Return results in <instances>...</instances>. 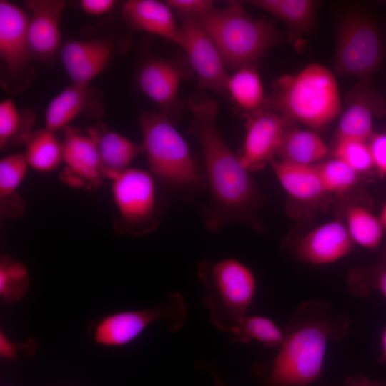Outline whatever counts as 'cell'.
Returning <instances> with one entry per match:
<instances>
[{
  "label": "cell",
  "instance_id": "cell-19",
  "mask_svg": "<svg viewBox=\"0 0 386 386\" xmlns=\"http://www.w3.org/2000/svg\"><path fill=\"white\" fill-rule=\"evenodd\" d=\"M122 16L133 29L157 35L181 47L184 45L182 27L165 1H127L122 6Z\"/></svg>",
  "mask_w": 386,
  "mask_h": 386
},
{
  "label": "cell",
  "instance_id": "cell-38",
  "mask_svg": "<svg viewBox=\"0 0 386 386\" xmlns=\"http://www.w3.org/2000/svg\"><path fill=\"white\" fill-rule=\"evenodd\" d=\"M19 345L11 342L4 333L0 335V355L9 360L15 359L18 355Z\"/></svg>",
  "mask_w": 386,
  "mask_h": 386
},
{
  "label": "cell",
  "instance_id": "cell-30",
  "mask_svg": "<svg viewBox=\"0 0 386 386\" xmlns=\"http://www.w3.org/2000/svg\"><path fill=\"white\" fill-rule=\"evenodd\" d=\"M32 119H26L19 112L15 102L6 99L0 103V148H6L24 142L32 131Z\"/></svg>",
  "mask_w": 386,
  "mask_h": 386
},
{
  "label": "cell",
  "instance_id": "cell-6",
  "mask_svg": "<svg viewBox=\"0 0 386 386\" xmlns=\"http://www.w3.org/2000/svg\"><path fill=\"white\" fill-rule=\"evenodd\" d=\"M385 61L386 14L349 9L337 24L335 73L371 80Z\"/></svg>",
  "mask_w": 386,
  "mask_h": 386
},
{
  "label": "cell",
  "instance_id": "cell-39",
  "mask_svg": "<svg viewBox=\"0 0 386 386\" xmlns=\"http://www.w3.org/2000/svg\"><path fill=\"white\" fill-rule=\"evenodd\" d=\"M197 367L199 370H205L209 372L212 378L214 386H227L214 363L197 362Z\"/></svg>",
  "mask_w": 386,
  "mask_h": 386
},
{
  "label": "cell",
  "instance_id": "cell-7",
  "mask_svg": "<svg viewBox=\"0 0 386 386\" xmlns=\"http://www.w3.org/2000/svg\"><path fill=\"white\" fill-rule=\"evenodd\" d=\"M197 274L204 287L203 302L210 322L229 333L252 305L257 289L253 272L239 260L226 258L202 260Z\"/></svg>",
  "mask_w": 386,
  "mask_h": 386
},
{
  "label": "cell",
  "instance_id": "cell-1",
  "mask_svg": "<svg viewBox=\"0 0 386 386\" xmlns=\"http://www.w3.org/2000/svg\"><path fill=\"white\" fill-rule=\"evenodd\" d=\"M187 107L192 118L189 131L202 149L209 202L202 209L205 227L217 232L234 222L260 228L255 211L263 198L238 155L218 129L217 101L199 91L192 94Z\"/></svg>",
  "mask_w": 386,
  "mask_h": 386
},
{
  "label": "cell",
  "instance_id": "cell-41",
  "mask_svg": "<svg viewBox=\"0 0 386 386\" xmlns=\"http://www.w3.org/2000/svg\"><path fill=\"white\" fill-rule=\"evenodd\" d=\"M381 360L383 362H386V327L383 330L381 337Z\"/></svg>",
  "mask_w": 386,
  "mask_h": 386
},
{
  "label": "cell",
  "instance_id": "cell-10",
  "mask_svg": "<svg viewBox=\"0 0 386 386\" xmlns=\"http://www.w3.org/2000/svg\"><path fill=\"white\" fill-rule=\"evenodd\" d=\"M179 16L184 34L182 48L198 77L199 88L227 95L229 76L217 46L194 16L182 14Z\"/></svg>",
  "mask_w": 386,
  "mask_h": 386
},
{
  "label": "cell",
  "instance_id": "cell-37",
  "mask_svg": "<svg viewBox=\"0 0 386 386\" xmlns=\"http://www.w3.org/2000/svg\"><path fill=\"white\" fill-rule=\"evenodd\" d=\"M116 3L114 0H81L80 5L85 13L92 16H102L111 11Z\"/></svg>",
  "mask_w": 386,
  "mask_h": 386
},
{
  "label": "cell",
  "instance_id": "cell-28",
  "mask_svg": "<svg viewBox=\"0 0 386 386\" xmlns=\"http://www.w3.org/2000/svg\"><path fill=\"white\" fill-rule=\"evenodd\" d=\"M227 89L234 102L247 112L256 111L264 104L262 82L254 66L234 71L229 77Z\"/></svg>",
  "mask_w": 386,
  "mask_h": 386
},
{
  "label": "cell",
  "instance_id": "cell-4",
  "mask_svg": "<svg viewBox=\"0 0 386 386\" xmlns=\"http://www.w3.org/2000/svg\"><path fill=\"white\" fill-rule=\"evenodd\" d=\"M194 17L217 46L227 68L234 71L254 66L283 39L272 23L254 19L235 1Z\"/></svg>",
  "mask_w": 386,
  "mask_h": 386
},
{
  "label": "cell",
  "instance_id": "cell-42",
  "mask_svg": "<svg viewBox=\"0 0 386 386\" xmlns=\"http://www.w3.org/2000/svg\"><path fill=\"white\" fill-rule=\"evenodd\" d=\"M380 219L381 221V223L384 227V229H386V203L383 205L381 213L380 216Z\"/></svg>",
  "mask_w": 386,
  "mask_h": 386
},
{
  "label": "cell",
  "instance_id": "cell-27",
  "mask_svg": "<svg viewBox=\"0 0 386 386\" xmlns=\"http://www.w3.org/2000/svg\"><path fill=\"white\" fill-rule=\"evenodd\" d=\"M229 334L232 344L256 340L267 347L277 349L284 338V332L274 321L261 315H246Z\"/></svg>",
  "mask_w": 386,
  "mask_h": 386
},
{
  "label": "cell",
  "instance_id": "cell-9",
  "mask_svg": "<svg viewBox=\"0 0 386 386\" xmlns=\"http://www.w3.org/2000/svg\"><path fill=\"white\" fill-rule=\"evenodd\" d=\"M187 304L178 292L169 293L165 300L154 307L121 311L102 317L94 327V342L104 347H122L136 340L148 327L164 322L168 331L181 330L187 317Z\"/></svg>",
  "mask_w": 386,
  "mask_h": 386
},
{
  "label": "cell",
  "instance_id": "cell-14",
  "mask_svg": "<svg viewBox=\"0 0 386 386\" xmlns=\"http://www.w3.org/2000/svg\"><path fill=\"white\" fill-rule=\"evenodd\" d=\"M30 11L27 37L31 58L49 61L61 44V18L66 2L62 0H29Z\"/></svg>",
  "mask_w": 386,
  "mask_h": 386
},
{
  "label": "cell",
  "instance_id": "cell-11",
  "mask_svg": "<svg viewBox=\"0 0 386 386\" xmlns=\"http://www.w3.org/2000/svg\"><path fill=\"white\" fill-rule=\"evenodd\" d=\"M64 168L59 174L68 186L85 189L99 187L106 179L94 138L70 125L62 129Z\"/></svg>",
  "mask_w": 386,
  "mask_h": 386
},
{
  "label": "cell",
  "instance_id": "cell-31",
  "mask_svg": "<svg viewBox=\"0 0 386 386\" xmlns=\"http://www.w3.org/2000/svg\"><path fill=\"white\" fill-rule=\"evenodd\" d=\"M29 277L26 267L9 255L0 259V295L7 303L21 299L27 290Z\"/></svg>",
  "mask_w": 386,
  "mask_h": 386
},
{
  "label": "cell",
  "instance_id": "cell-13",
  "mask_svg": "<svg viewBox=\"0 0 386 386\" xmlns=\"http://www.w3.org/2000/svg\"><path fill=\"white\" fill-rule=\"evenodd\" d=\"M186 78L184 69L175 61L159 56L147 59L137 73L140 91L172 120L180 109L179 90Z\"/></svg>",
  "mask_w": 386,
  "mask_h": 386
},
{
  "label": "cell",
  "instance_id": "cell-3",
  "mask_svg": "<svg viewBox=\"0 0 386 386\" xmlns=\"http://www.w3.org/2000/svg\"><path fill=\"white\" fill-rule=\"evenodd\" d=\"M139 127L143 154L157 182L181 199H193L207 187L206 178L172 120L160 112H144Z\"/></svg>",
  "mask_w": 386,
  "mask_h": 386
},
{
  "label": "cell",
  "instance_id": "cell-33",
  "mask_svg": "<svg viewBox=\"0 0 386 386\" xmlns=\"http://www.w3.org/2000/svg\"><path fill=\"white\" fill-rule=\"evenodd\" d=\"M332 156L350 166L359 174L375 168L368 141L355 138L336 139Z\"/></svg>",
  "mask_w": 386,
  "mask_h": 386
},
{
  "label": "cell",
  "instance_id": "cell-40",
  "mask_svg": "<svg viewBox=\"0 0 386 386\" xmlns=\"http://www.w3.org/2000/svg\"><path fill=\"white\" fill-rule=\"evenodd\" d=\"M345 386H386V382L372 380L360 375L347 378Z\"/></svg>",
  "mask_w": 386,
  "mask_h": 386
},
{
  "label": "cell",
  "instance_id": "cell-22",
  "mask_svg": "<svg viewBox=\"0 0 386 386\" xmlns=\"http://www.w3.org/2000/svg\"><path fill=\"white\" fill-rule=\"evenodd\" d=\"M88 133L96 142L104 172L127 169L137 157L143 154L142 144L136 143L104 126H94Z\"/></svg>",
  "mask_w": 386,
  "mask_h": 386
},
{
  "label": "cell",
  "instance_id": "cell-12",
  "mask_svg": "<svg viewBox=\"0 0 386 386\" xmlns=\"http://www.w3.org/2000/svg\"><path fill=\"white\" fill-rule=\"evenodd\" d=\"M291 122L272 109L247 114L246 134L239 157L249 172L262 169L277 156Z\"/></svg>",
  "mask_w": 386,
  "mask_h": 386
},
{
  "label": "cell",
  "instance_id": "cell-16",
  "mask_svg": "<svg viewBox=\"0 0 386 386\" xmlns=\"http://www.w3.org/2000/svg\"><path fill=\"white\" fill-rule=\"evenodd\" d=\"M348 104L339 122L336 139L369 141L375 133L374 117L386 112L383 98L372 86L371 80H363L349 96Z\"/></svg>",
  "mask_w": 386,
  "mask_h": 386
},
{
  "label": "cell",
  "instance_id": "cell-23",
  "mask_svg": "<svg viewBox=\"0 0 386 386\" xmlns=\"http://www.w3.org/2000/svg\"><path fill=\"white\" fill-rule=\"evenodd\" d=\"M91 100L89 84L73 83L49 102L45 114L44 128L53 132L62 130L71 121L89 110Z\"/></svg>",
  "mask_w": 386,
  "mask_h": 386
},
{
  "label": "cell",
  "instance_id": "cell-35",
  "mask_svg": "<svg viewBox=\"0 0 386 386\" xmlns=\"http://www.w3.org/2000/svg\"><path fill=\"white\" fill-rule=\"evenodd\" d=\"M165 2L178 14L192 16L203 15L214 9L210 0H167Z\"/></svg>",
  "mask_w": 386,
  "mask_h": 386
},
{
  "label": "cell",
  "instance_id": "cell-29",
  "mask_svg": "<svg viewBox=\"0 0 386 386\" xmlns=\"http://www.w3.org/2000/svg\"><path fill=\"white\" fill-rule=\"evenodd\" d=\"M345 219L354 243L370 249L380 245L384 227L380 218L370 210L360 205H350L346 209Z\"/></svg>",
  "mask_w": 386,
  "mask_h": 386
},
{
  "label": "cell",
  "instance_id": "cell-21",
  "mask_svg": "<svg viewBox=\"0 0 386 386\" xmlns=\"http://www.w3.org/2000/svg\"><path fill=\"white\" fill-rule=\"evenodd\" d=\"M29 165L24 153L7 155L0 160V214L19 218L24 214L25 202L17 193Z\"/></svg>",
  "mask_w": 386,
  "mask_h": 386
},
{
  "label": "cell",
  "instance_id": "cell-36",
  "mask_svg": "<svg viewBox=\"0 0 386 386\" xmlns=\"http://www.w3.org/2000/svg\"><path fill=\"white\" fill-rule=\"evenodd\" d=\"M375 168L386 175V132L374 133L368 141Z\"/></svg>",
  "mask_w": 386,
  "mask_h": 386
},
{
  "label": "cell",
  "instance_id": "cell-8",
  "mask_svg": "<svg viewBox=\"0 0 386 386\" xmlns=\"http://www.w3.org/2000/svg\"><path fill=\"white\" fill-rule=\"evenodd\" d=\"M116 208L113 226L121 235L134 237L154 232L163 214L157 181L149 171L129 167L107 171Z\"/></svg>",
  "mask_w": 386,
  "mask_h": 386
},
{
  "label": "cell",
  "instance_id": "cell-5",
  "mask_svg": "<svg viewBox=\"0 0 386 386\" xmlns=\"http://www.w3.org/2000/svg\"><path fill=\"white\" fill-rule=\"evenodd\" d=\"M269 106L290 122L311 129L322 128L340 114L341 101L334 74L319 64H311L274 84Z\"/></svg>",
  "mask_w": 386,
  "mask_h": 386
},
{
  "label": "cell",
  "instance_id": "cell-24",
  "mask_svg": "<svg viewBox=\"0 0 386 386\" xmlns=\"http://www.w3.org/2000/svg\"><path fill=\"white\" fill-rule=\"evenodd\" d=\"M328 147L315 132L291 127L287 130L277 156L287 162L315 165L327 156Z\"/></svg>",
  "mask_w": 386,
  "mask_h": 386
},
{
  "label": "cell",
  "instance_id": "cell-25",
  "mask_svg": "<svg viewBox=\"0 0 386 386\" xmlns=\"http://www.w3.org/2000/svg\"><path fill=\"white\" fill-rule=\"evenodd\" d=\"M249 4L282 21L292 31L309 34L316 26L318 3L312 0H253Z\"/></svg>",
  "mask_w": 386,
  "mask_h": 386
},
{
  "label": "cell",
  "instance_id": "cell-17",
  "mask_svg": "<svg viewBox=\"0 0 386 386\" xmlns=\"http://www.w3.org/2000/svg\"><path fill=\"white\" fill-rule=\"evenodd\" d=\"M353 244L345 224L336 219L321 224L305 234L295 248V254L303 262L327 264L347 256Z\"/></svg>",
  "mask_w": 386,
  "mask_h": 386
},
{
  "label": "cell",
  "instance_id": "cell-20",
  "mask_svg": "<svg viewBox=\"0 0 386 386\" xmlns=\"http://www.w3.org/2000/svg\"><path fill=\"white\" fill-rule=\"evenodd\" d=\"M269 164L277 180L292 199L312 202L325 194L316 164H297L275 158Z\"/></svg>",
  "mask_w": 386,
  "mask_h": 386
},
{
  "label": "cell",
  "instance_id": "cell-26",
  "mask_svg": "<svg viewBox=\"0 0 386 386\" xmlns=\"http://www.w3.org/2000/svg\"><path fill=\"white\" fill-rule=\"evenodd\" d=\"M24 145L29 167L37 172H51L63 163L62 142L55 132L45 128L32 131Z\"/></svg>",
  "mask_w": 386,
  "mask_h": 386
},
{
  "label": "cell",
  "instance_id": "cell-18",
  "mask_svg": "<svg viewBox=\"0 0 386 386\" xmlns=\"http://www.w3.org/2000/svg\"><path fill=\"white\" fill-rule=\"evenodd\" d=\"M112 43L105 39L70 40L61 48L63 66L74 84H89L106 67Z\"/></svg>",
  "mask_w": 386,
  "mask_h": 386
},
{
  "label": "cell",
  "instance_id": "cell-2",
  "mask_svg": "<svg viewBox=\"0 0 386 386\" xmlns=\"http://www.w3.org/2000/svg\"><path fill=\"white\" fill-rule=\"evenodd\" d=\"M322 303L302 304L293 315L277 355L250 370L255 386H307L321 376L327 342L340 337L345 322Z\"/></svg>",
  "mask_w": 386,
  "mask_h": 386
},
{
  "label": "cell",
  "instance_id": "cell-34",
  "mask_svg": "<svg viewBox=\"0 0 386 386\" xmlns=\"http://www.w3.org/2000/svg\"><path fill=\"white\" fill-rule=\"evenodd\" d=\"M349 287L351 292L359 297L367 296L370 290L374 289L386 298V249L375 265L355 271L350 274Z\"/></svg>",
  "mask_w": 386,
  "mask_h": 386
},
{
  "label": "cell",
  "instance_id": "cell-15",
  "mask_svg": "<svg viewBox=\"0 0 386 386\" xmlns=\"http://www.w3.org/2000/svg\"><path fill=\"white\" fill-rule=\"evenodd\" d=\"M29 16L6 0L0 1V57L9 74H26L31 59L27 37Z\"/></svg>",
  "mask_w": 386,
  "mask_h": 386
},
{
  "label": "cell",
  "instance_id": "cell-32",
  "mask_svg": "<svg viewBox=\"0 0 386 386\" xmlns=\"http://www.w3.org/2000/svg\"><path fill=\"white\" fill-rule=\"evenodd\" d=\"M316 167L325 194L343 193L357 182L359 173L335 157L323 160Z\"/></svg>",
  "mask_w": 386,
  "mask_h": 386
}]
</instances>
